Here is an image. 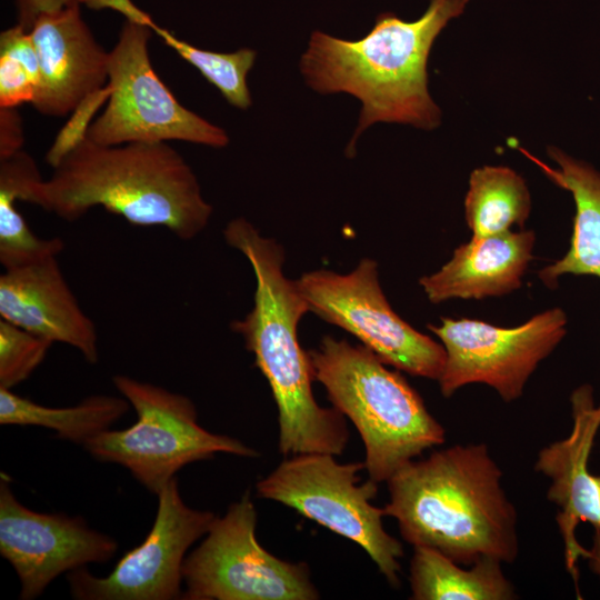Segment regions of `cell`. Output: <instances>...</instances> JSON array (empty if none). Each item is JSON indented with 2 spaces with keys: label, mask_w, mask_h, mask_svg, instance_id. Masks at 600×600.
Here are the masks:
<instances>
[{
  "label": "cell",
  "mask_w": 600,
  "mask_h": 600,
  "mask_svg": "<svg viewBox=\"0 0 600 600\" xmlns=\"http://www.w3.org/2000/svg\"><path fill=\"white\" fill-rule=\"evenodd\" d=\"M296 282L309 311L353 334L383 363L438 381L446 362L443 346L413 329L392 310L373 260H361L346 274L329 270L307 272Z\"/></svg>",
  "instance_id": "cell-10"
},
{
  "label": "cell",
  "mask_w": 600,
  "mask_h": 600,
  "mask_svg": "<svg viewBox=\"0 0 600 600\" xmlns=\"http://www.w3.org/2000/svg\"><path fill=\"white\" fill-rule=\"evenodd\" d=\"M410 586L416 600H509L516 598L501 562L482 559L464 569L442 553L413 547Z\"/></svg>",
  "instance_id": "cell-19"
},
{
  "label": "cell",
  "mask_w": 600,
  "mask_h": 600,
  "mask_svg": "<svg viewBox=\"0 0 600 600\" xmlns=\"http://www.w3.org/2000/svg\"><path fill=\"white\" fill-rule=\"evenodd\" d=\"M227 243L250 262L256 280L252 310L231 329L253 353L278 407L279 450L283 456L330 453L340 456L348 442L344 416L320 407L312 394L309 353L298 340V323L309 307L297 282L283 273V249L262 237L244 218L231 220Z\"/></svg>",
  "instance_id": "cell-4"
},
{
  "label": "cell",
  "mask_w": 600,
  "mask_h": 600,
  "mask_svg": "<svg viewBox=\"0 0 600 600\" xmlns=\"http://www.w3.org/2000/svg\"><path fill=\"white\" fill-rule=\"evenodd\" d=\"M469 0H430L413 21L392 12L377 16L362 38L347 40L320 30L311 33L299 68L308 87L320 94L348 93L361 102L360 117L347 147L377 122L432 130L441 111L428 90L427 64L436 38L459 17Z\"/></svg>",
  "instance_id": "cell-1"
},
{
  "label": "cell",
  "mask_w": 600,
  "mask_h": 600,
  "mask_svg": "<svg viewBox=\"0 0 600 600\" xmlns=\"http://www.w3.org/2000/svg\"><path fill=\"white\" fill-rule=\"evenodd\" d=\"M0 317L97 363L98 333L66 281L57 257L0 276Z\"/></svg>",
  "instance_id": "cell-16"
},
{
  "label": "cell",
  "mask_w": 600,
  "mask_h": 600,
  "mask_svg": "<svg viewBox=\"0 0 600 600\" xmlns=\"http://www.w3.org/2000/svg\"><path fill=\"white\" fill-rule=\"evenodd\" d=\"M536 162L557 186L572 194L576 204L573 230L567 253L539 272L544 284L553 287L564 274L600 278V172L558 148H548L557 163L551 168L527 150L520 149Z\"/></svg>",
  "instance_id": "cell-18"
},
{
  "label": "cell",
  "mask_w": 600,
  "mask_h": 600,
  "mask_svg": "<svg viewBox=\"0 0 600 600\" xmlns=\"http://www.w3.org/2000/svg\"><path fill=\"white\" fill-rule=\"evenodd\" d=\"M40 79L33 108L63 117L108 83L109 51L83 20L80 3L39 16L30 28Z\"/></svg>",
  "instance_id": "cell-14"
},
{
  "label": "cell",
  "mask_w": 600,
  "mask_h": 600,
  "mask_svg": "<svg viewBox=\"0 0 600 600\" xmlns=\"http://www.w3.org/2000/svg\"><path fill=\"white\" fill-rule=\"evenodd\" d=\"M531 210L524 179L509 167L483 166L470 173L464 199L466 221L473 237L522 227Z\"/></svg>",
  "instance_id": "cell-21"
},
{
  "label": "cell",
  "mask_w": 600,
  "mask_h": 600,
  "mask_svg": "<svg viewBox=\"0 0 600 600\" xmlns=\"http://www.w3.org/2000/svg\"><path fill=\"white\" fill-rule=\"evenodd\" d=\"M257 511L247 491L214 517L182 566L184 600H314L306 563L284 561L257 540Z\"/></svg>",
  "instance_id": "cell-9"
},
{
  "label": "cell",
  "mask_w": 600,
  "mask_h": 600,
  "mask_svg": "<svg viewBox=\"0 0 600 600\" xmlns=\"http://www.w3.org/2000/svg\"><path fill=\"white\" fill-rule=\"evenodd\" d=\"M23 120L17 108H0V161L23 150Z\"/></svg>",
  "instance_id": "cell-26"
},
{
  "label": "cell",
  "mask_w": 600,
  "mask_h": 600,
  "mask_svg": "<svg viewBox=\"0 0 600 600\" xmlns=\"http://www.w3.org/2000/svg\"><path fill=\"white\" fill-rule=\"evenodd\" d=\"M330 453H302L283 460L257 486L259 497L294 509L358 543L392 587L400 584L402 544L383 528V508L370 501L378 482L360 484L364 462L339 463Z\"/></svg>",
  "instance_id": "cell-7"
},
{
  "label": "cell",
  "mask_w": 600,
  "mask_h": 600,
  "mask_svg": "<svg viewBox=\"0 0 600 600\" xmlns=\"http://www.w3.org/2000/svg\"><path fill=\"white\" fill-rule=\"evenodd\" d=\"M531 230L473 237L454 249L437 272L419 280L427 298L439 303L451 299H484L517 290L532 259Z\"/></svg>",
  "instance_id": "cell-17"
},
{
  "label": "cell",
  "mask_w": 600,
  "mask_h": 600,
  "mask_svg": "<svg viewBox=\"0 0 600 600\" xmlns=\"http://www.w3.org/2000/svg\"><path fill=\"white\" fill-rule=\"evenodd\" d=\"M122 397L94 394L67 408H52L0 388V423L51 429L58 438L77 444L110 429L129 409Z\"/></svg>",
  "instance_id": "cell-20"
},
{
  "label": "cell",
  "mask_w": 600,
  "mask_h": 600,
  "mask_svg": "<svg viewBox=\"0 0 600 600\" xmlns=\"http://www.w3.org/2000/svg\"><path fill=\"white\" fill-rule=\"evenodd\" d=\"M151 34L139 23L122 26L109 51L107 106L84 136L104 146L177 140L224 148V129L182 106L153 70Z\"/></svg>",
  "instance_id": "cell-8"
},
{
  "label": "cell",
  "mask_w": 600,
  "mask_h": 600,
  "mask_svg": "<svg viewBox=\"0 0 600 600\" xmlns=\"http://www.w3.org/2000/svg\"><path fill=\"white\" fill-rule=\"evenodd\" d=\"M52 342L0 318V388L27 380L42 363Z\"/></svg>",
  "instance_id": "cell-25"
},
{
  "label": "cell",
  "mask_w": 600,
  "mask_h": 600,
  "mask_svg": "<svg viewBox=\"0 0 600 600\" xmlns=\"http://www.w3.org/2000/svg\"><path fill=\"white\" fill-rule=\"evenodd\" d=\"M117 549L113 538L91 529L81 517L27 508L1 477L0 554L18 576L21 600L41 596L63 572L109 561Z\"/></svg>",
  "instance_id": "cell-13"
},
{
  "label": "cell",
  "mask_w": 600,
  "mask_h": 600,
  "mask_svg": "<svg viewBox=\"0 0 600 600\" xmlns=\"http://www.w3.org/2000/svg\"><path fill=\"white\" fill-rule=\"evenodd\" d=\"M40 79L30 31L17 23L0 33V108L32 103Z\"/></svg>",
  "instance_id": "cell-24"
},
{
  "label": "cell",
  "mask_w": 600,
  "mask_h": 600,
  "mask_svg": "<svg viewBox=\"0 0 600 600\" xmlns=\"http://www.w3.org/2000/svg\"><path fill=\"white\" fill-rule=\"evenodd\" d=\"M487 444H456L407 463L388 481L386 516L402 538L461 566L482 559L512 562L517 512Z\"/></svg>",
  "instance_id": "cell-2"
},
{
  "label": "cell",
  "mask_w": 600,
  "mask_h": 600,
  "mask_svg": "<svg viewBox=\"0 0 600 600\" xmlns=\"http://www.w3.org/2000/svg\"><path fill=\"white\" fill-rule=\"evenodd\" d=\"M567 321L561 308L542 311L514 328L441 318L440 324L428 328L446 350L438 379L442 396L448 398L467 384L483 383L503 401L517 400L539 363L563 339Z\"/></svg>",
  "instance_id": "cell-11"
},
{
  "label": "cell",
  "mask_w": 600,
  "mask_h": 600,
  "mask_svg": "<svg viewBox=\"0 0 600 600\" xmlns=\"http://www.w3.org/2000/svg\"><path fill=\"white\" fill-rule=\"evenodd\" d=\"M112 381L138 419L127 429L101 432L83 447L94 459L128 469L149 491L158 494L181 468L219 452L258 456L238 439L202 428L188 397L123 374Z\"/></svg>",
  "instance_id": "cell-6"
},
{
  "label": "cell",
  "mask_w": 600,
  "mask_h": 600,
  "mask_svg": "<svg viewBox=\"0 0 600 600\" xmlns=\"http://www.w3.org/2000/svg\"><path fill=\"white\" fill-rule=\"evenodd\" d=\"M79 0H16L18 11V23L30 30L36 19L49 12L59 11Z\"/></svg>",
  "instance_id": "cell-27"
},
{
  "label": "cell",
  "mask_w": 600,
  "mask_h": 600,
  "mask_svg": "<svg viewBox=\"0 0 600 600\" xmlns=\"http://www.w3.org/2000/svg\"><path fill=\"white\" fill-rule=\"evenodd\" d=\"M308 353L313 379L357 428L371 480L388 481L423 451L446 441L444 428L419 393L367 347L326 336Z\"/></svg>",
  "instance_id": "cell-5"
},
{
  "label": "cell",
  "mask_w": 600,
  "mask_h": 600,
  "mask_svg": "<svg viewBox=\"0 0 600 600\" xmlns=\"http://www.w3.org/2000/svg\"><path fill=\"white\" fill-rule=\"evenodd\" d=\"M158 496L154 522L146 539L129 550L107 577L86 567L68 572L77 600H173L182 597L188 549L209 530L214 514L187 506L177 478Z\"/></svg>",
  "instance_id": "cell-12"
},
{
  "label": "cell",
  "mask_w": 600,
  "mask_h": 600,
  "mask_svg": "<svg viewBox=\"0 0 600 600\" xmlns=\"http://www.w3.org/2000/svg\"><path fill=\"white\" fill-rule=\"evenodd\" d=\"M161 39L214 86L229 104L241 110L251 106L247 78L257 58L256 50L210 51L180 40L170 31H166Z\"/></svg>",
  "instance_id": "cell-23"
},
{
  "label": "cell",
  "mask_w": 600,
  "mask_h": 600,
  "mask_svg": "<svg viewBox=\"0 0 600 600\" xmlns=\"http://www.w3.org/2000/svg\"><path fill=\"white\" fill-rule=\"evenodd\" d=\"M573 426L570 436L543 448L536 470L551 480L548 499L559 512L557 522L564 541L568 571L578 577L580 557L590 558L576 539L580 522H589L600 532V476L590 473L588 459L600 427V404L594 406L592 389L584 384L571 396Z\"/></svg>",
  "instance_id": "cell-15"
},
{
  "label": "cell",
  "mask_w": 600,
  "mask_h": 600,
  "mask_svg": "<svg viewBox=\"0 0 600 600\" xmlns=\"http://www.w3.org/2000/svg\"><path fill=\"white\" fill-rule=\"evenodd\" d=\"M80 4H84L90 9H112L127 18V21L147 24L151 18L140 8H138L131 0H79Z\"/></svg>",
  "instance_id": "cell-28"
},
{
  "label": "cell",
  "mask_w": 600,
  "mask_h": 600,
  "mask_svg": "<svg viewBox=\"0 0 600 600\" xmlns=\"http://www.w3.org/2000/svg\"><path fill=\"white\" fill-rule=\"evenodd\" d=\"M64 221L102 207L136 226L164 227L191 240L208 224L212 207L184 158L168 142L104 146L83 136L32 186L27 201Z\"/></svg>",
  "instance_id": "cell-3"
},
{
  "label": "cell",
  "mask_w": 600,
  "mask_h": 600,
  "mask_svg": "<svg viewBox=\"0 0 600 600\" xmlns=\"http://www.w3.org/2000/svg\"><path fill=\"white\" fill-rule=\"evenodd\" d=\"M20 201L17 178L0 170V262L4 270L58 257L64 243L59 237L36 236L16 208Z\"/></svg>",
  "instance_id": "cell-22"
}]
</instances>
